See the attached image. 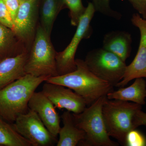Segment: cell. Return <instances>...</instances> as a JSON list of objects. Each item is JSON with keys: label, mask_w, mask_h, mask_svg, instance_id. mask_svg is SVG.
Here are the masks:
<instances>
[{"label": "cell", "mask_w": 146, "mask_h": 146, "mask_svg": "<svg viewBox=\"0 0 146 146\" xmlns=\"http://www.w3.org/2000/svg\"><path fill=\"white\" fill-rule=\"evenodd\" d=\"M49 77L26 74L0 90V118L13 123L20 115L29 110L28 103L33 94Z\"/></svg>", "instance_id": "6da1fadb"}, {"label": "cell", "mask_w": 146, "mask_h": 146, "mask_svg": "<svg viewBox=\"0 0 146 146\" xmlns=\"http://www.w3.org/2000/svg\"><path fill=\"white\" fill-rule=\"evenodd\" d=\"M76 70L63 75L48 78L45 82L72 89L84 99L88 106L100 97L113 91L114 86L91 72L84 60L76 59Z\"/></svg>", "instance_id": "7a4b0ae2"}, {"label": "cell", "mask_w": 146, "mask_h": 146, "mask_svg": "<svg viewBox=\"0 0 146 146\" xmlns=\"http://www.w3.org/2000/svg\"><path fill=\"white\" fill-rule=\"evenodd\" d=\"M142 106L132 102L107 98L103 106L102 115L108 135L125 146L127 133L136 129L133 119Z\"/></svg>", "instance_id": "3957f363"}, {"label": "cell", "mask_w": 146, "mask_h": 146, "mask_svg": "<svg viewBox=\"0 0 146 146\" xmlns=\"http://www.w3.org/2000/svg\"><path fill=\"white\" fill-rule=\"evenodd\" d=\"M107 99L103 96L79 114L72 113L76 125L86 133L84 141L79 145L118 146L112 141L106 130L102 115L104 104Z\"/></svg>", "instance_id": "277c9868"}, {"label": "cell", "mask_w": 146, "mask_h": 146, "mask_svg": "<svg viewBox=\"0 0 146 146\" xmlns=\"http://www.w3.org/2000/svg\"><path fill=\"white\" fill-rule=\"evenodd\" d=\"M56 53L51 42L50 36L40 25L37 26L25 65V72L36 77L58 76Z\"/></svg>", "instance_id": "5b68a950"}, {"label": "cell", "mask_w": 146, "mask_h": 146, "mask_svg": "<svg viewBox=\"0 0 146 146\" xmlns=\"http://www.w3.org/2000/svg\"><path fill=\"white\" fill-rule=\"evenodd\" d=\"M84 61L91 72L113 86L122 80L127 67L125 62L103 48L90 51Z\"/></svg>", "instance_id": "8992f818"}, {"label": "cell", "mask_w": 146, "mask_h": 146, "mask_svg": "<svg viewBox=\"0 0 146 146\" xmlns=\"http://www.w3.org/2000/svg\"><path fill=\"white\" fill-rule=\"evenodd\" d=\"M96 11L92 3H89L70 44L62 51L56 52V60L58 76L72 72L76 69L75 59L76 52L82 40L88 39L91 36V23Z\"/></svg>", "instance_id": "52a82bcc"}, {"label": "cell", "mask_w": 146, "mask_h": 146, "mask_svg": "<svg viewBox=\"0 0 146 146\" xmlns=\"http://www.w3.org/2000/svg\"><path fill=\"white\" fill-rule=\"evenodd\" d=\"M12 125L32 146H53L57 143L56 137L48 130L36 112L31 110L20 115Z\"/></svg>", "instance_id": "ba28073f"}, {"label": "cell", "mask_w": 146, "mask_h": 146, "mask_svg": "<svg viewBox=\"0 0 146 146\" xmlns=\"http://www.w3.org/2000/svg\"><path fill=\"white\" fill-rule=\"evenodd\" d=\"M40 0H24L13 22V31L22 42L29 44L34 39L39 16Z\"/></svg>", "instance_id": "9c48e42d"}, {"label": "cell", "mask_w": 146, "mask_h": 146, "mask_svg": "<svg viewBox=\"0 0 146 146\" xmlns=\"http://www.w3.org/2000/svg\"><path fill=\"white\" fill-rule=\"evenodd\" d=\"M131 22L138 28L140 33V40L138 52L132 62L127 66L122 80L116 86H125L132 80L139 78H146V19L138 13L132 15Z\"/></svg>", "instance_id": "30bf717a"}, {"label": "cell", "mask_w": 146, "mask_h": 146, "mask_svg": "<svg viewBox=\"0 0 146 146\" xmlns=\"http://www.w3.org/2000/svg\"><path fill=\"white\" fill-rule=\"evenodd\" d=\"M42 92L56 108L65 109L73 113L79 114L86 108L87 104L82 97L62 85L45 82Z\"/></svg>", "instance_id": "8fae6325"}, {"label": "cell", "mask_w": 146, "mask_h": 146, "mask_svg": "<svg viewBox=\"0 0 146 146\" xmlns=\"http://www.w3.org/2000/svg\"><path fill=\"white\" fill-rule=\"evenodd\" d=\"M28 107L36 112L48 130L57 138L61 128L60 117L52 103L42 91L34 92L29 101Z\"/></svg>", "instance_id": "7c38bea8"}, {"label": "cell", "mask_w": 146, "mask_h": 146, "mask_svg": "<svg viewBox=\"0 0 146 146\" xmlns=\"http://www.w3.org/2000/svg\"><path fill=\"white\" fill-rule=\"evenodd\" d=\"M29 50L0 59V90L26 74L25 66Z\"/></svg>", "instance_id": "4fadbf2b"}, {"label": "cell", "mask_w": 146, "mask_h": 146, "mask_svg": "<svg viewBox=\"0 0 146 146\" xmlns=\"http://www.w3.org/2000/svg\"><path fill=\"white\" fill-rule=\"evenodd\" d=\"M131 43L132 38L130 33L124 31H115L105 35L102 48L125 62L130 55Z\"/></svg>", "instance_id": "5bb4252c"}, {"label": "cell", "mask_w": 146, "mask_h": 146, "mask_svg": "<svg viewBox=\"0 0 146 146\" xmlns=\"http://www.w3.org/2000/svg\"><path fill=\"white\" fill-rule=\"evenodd\" d=\"M63 126L60 128L57 146H76L84 141L86 133L76 125L72 113L65 111L61 116Z\"/></svg>", "instance_id": "9a60e30c"}, {"label": "cell", "mask_w": 146, "mask_h": 146, "mask_svg": "<svg viewBox=\"0 0 146 146\" xmlns=\"http://www.w3.org/2000/svg\"><path fill=\"white\" fill-rule=\"evenodd\" d=\"M131 85L117 91L110 92L106 97L108 100H119L131 102L143 105L145 104L146 82L143 78L135 79Z\"/></svg>", "instance_id": "2e32d148"}, {"label": "cell", "mask_w": 146, "mask_h": 146, "mask_svg": "<svg viewBox=\"0 0 146 146\" xmlns=\"http://www.w3.org/2000/svg\"><path fill=\"white\" fill-rule=\"evenodd\" d=\"M65 7L62 0H40V25L50 36L53 26L59 12Z\"/></svg>", "instance_id": "e0dca14e"}, {"label": "cell", "mask_w": 146, "mask_h": 146, "mask_svg": "<svg viewBox=\"0 0 146 146\" xmlns=\"http://www.w3.org/2000/svg\"><path fill=\"white\" fill-rule=\"evenodd\" d=\"M0 146H32L12 124L0 118Z\"/></svg>", "instance_id": "ac0fdd59"}, {"label": "cell", "mask_w": 146, "mask_h": 146, "mask_svg": "<svg viewBox=\"0 0 146 146\" xmlns=\"http://www.w3.org/2000/svg\"><path fill=\"white\" fill-rule=\"evenodd\" d=\"M15 33L12 30L0 24V59L7 55L15 41Z\"/></svg>", "instance_id": "d6986e66"}, {"label": "cell", "mask_w": 146, "mask_h": 146, "mask_svg": "<svg viewBox=\"0 0 146 146\" xmlns=\"http://www.w3.org/2000/svg\"><path fill=\"white\" fill-rule=\"evenodd\" d=\"M65 7L70 10L71 24L73 26L77 27L80 18L85 11L86 7L84 6L82 0H62Z\"/></svg>", "instance_id": "ffe728a7"}, {"label": "cell", "mask_w": 146, "mask_h": 146, "mask_svg": "<svg viewBox=\"0 0 146 146\" xmlns=\"http://www.w3.org/2000/svg\"><path fill=\"white\" fill-rule=\"evenodd\" d=\"M110 0H92V3L96 11L105 16L119 20L122 15L117 11L113 10L110 7Z\"/></svg>", "instance_id": "44dd1931"}, {"label": "cell", "mask_w": 146, "mask_h": 146, "mask_svg": "<svg viewBox=\"0 0 146 146\" xmlns=\"http://www.w3.org/2000/svg\"><path fill=\"white\" fill-rule=\"evenodd\" d=\"M125 146H146V138L140 131L136 129H133L127 135Z\"/></svg>", "instance_id": "7402d4cb"}, {"label": "cell", "mask_w": 146, "mask_h": 146, "mask_svg": "<svg viewBox=\"0 0 146 146\" xmlns=\"http://www.w3.org/2000/svg\"><path fill=\"white\" fill-rule=\"evenodd\" d=\"M0 24L13 31L14 27L13 20L3 0H0Z\"/></svg>", "instance_id": "603a6c76"}, {"label": "cell", "mask_w": 146, "mask_h": 146, "mask_svg": "<svg viewBox=\"0 0 146 146\" xmlns=\"http://www.w3.org/2000/svg\"><path fill=\"white\" fill-rule=\"evenodd\" d=\"M3 1L10 13L13 23L21 5V1L20 0H3Z\"/></svg>", "instance_id": "cb8c5ba5"}, {"label": "cell", "mask_w": 146, "mask_h": 146, "mask_svg": "<svg viewBox=\"0 0 146 146\" xmlns=\"http://www.w3.org/2000/svg\"><path fill=\"white\" fill-rule=\"evenodd\" d=\"M138 14L146 19V0H128Z\"/></svg>", "instance_id": "d4e9b609"}, {"label": "cell", "mask_w": 146, "mask_h": 146, "mask_svg": "<svg viewBox=\"0 0 146 146\" xmlns=\"http://www.w3.org/2000/svg\"><path fill=\"white\" fill-rule=\"evenodd\" d=\"M133 123L135 129L140 126H146V113L141 110L138 111L135 115Z\"/></svg>", "instance_id": "484cf974"}, {"label": "cell", "mask_w": 146, "mask_h": 146, "mask_svg": "<svg viewBox=\"0 0 146 146\" xmlns=\"http://www.w3.org/2000/svg\"><path fill=\"white\" fill-rule=\"evenodd\" d=\"M20 1H21V2L23 1H24V0H20Z\"/></svg>", "instance_id": "4316f807"}]
</instances>
